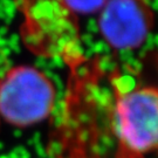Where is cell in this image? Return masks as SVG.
I'll return each mask as SVG.
<instances>
[{
	"label": "cell",
	"instance_id": "1",
	"mask_svg": "<svg viewBox=\"0 0 158 158\" xmlns=\"http://www.w3.org/2000/svg\"><path fill=\"white\" fill-rule=\"evenodd\" d=\"M21 13L20 36L25 47L38 56L61 59L76 67L80 49L77 17L64 0H14Z\"/></svg>",
	"mask_w": 158,
	"mask_h": 158
},
{
	"label": "cell",
	"instance_id": "2",
	"mask_svg": "<svg viewBox=\"0 0 158 158\" xmlns=\"http://www.w3.org/2000/svg\"><path fill=\"white\" fill-rule=\"evenodd\" d=\"M115 158H147L158 152V89L137 87L116 90Z\"/></svg>",
	"mask_w": 158,
	"mask_h": 158
},
{
	"label": "cell",
	"instance_id": "3",
	"mask_svg": "<svg viewBox=\"0 0 158 158\" xmlns=\"http://www.w3.org/2000/svg\"><path fill=\"white\" fill-rule=\"evenodd\" d=\"M56 90L52 80L32 66L10 67L0 76V119L27 128L46 119L54 110Z\"/></svg>",
	"mask_w": 158,
	"mask_h": 158
},
{
	"label": "cell",
	"instance_id": "4",
	"mask_svg": "<svg viewBox=\"0 0 158 158\" xmlns=\"http://www.w3.org/2000/svg\"><path fill=\"white\" fill-rule=\"evenodd\" d=\"M152 23L144 0H108L101 10L100 31L114 48L132 49L145 41Z\"/></svg>",
	"mask_w": 158,
	"mask_h": 158
},
{
	"label": "cell",
	"instance_id": "5",
	"mask_svg": "<svg viewBox=\"0 0 158 158\" xmlns=\"http://www.w3.org/2000/svg\"><path fill=\"white\" fill-rule=\"evenodd\" d=\"M75 15L101 12L108 0H64Z\"/></svg>",
	"mask_w": 158,
	"mask_h": 158
}]
</instances>
